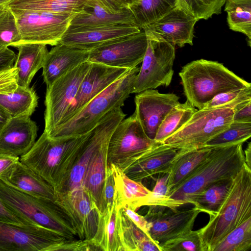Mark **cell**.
<instances>
[{
    "mask_svg": "<svg viewBox=\"0 0 251 251\" xmlns=\"http://www.w3.org/2000/svg\"><path fill=\"white\" fill-rule=\"evenodd\" d=\"M0 199L14 214L29 224L52 230L68 239L77 236L71 220L55 201L25 194L1 180Z\"/></svg>",
    "mask_w": 251,
    "mask_h": 251,
    "instance_id": "8992f818",
    "label": "cell"
},
{
    "mask_svg": "<svg viewBox=\"0 0 251 251\" xmlns=\"http://www.w3.org/2000/svg\"><path fill=\"white\" fill-rule=\"evenodd\" d=\"M231 108L198 109L178 130L161 143L177 150L199 148L233 121Z\"/></svg>",
    "mask_w": 251,
    "mask_h": 251,
    "instance_id": "ba28073f",
    "label": "cell"
},
{
    "mask_svg": "<svg viewBox=\"0 0 251 251\" xmlns=\"http://www.w3.org/2000/svg\"><path fill=\"white\" fill-rule=\"evenodd\" d=\"M242 143L213 147L206 157L186 179L167 193V208L188 203L208 186L233 178L245 162Z\"/></svg>",
    "mask_w": 251,
    "mask_h": 251,
    "instance_id": "6da1fadb",
    "label": "cell"
},
{
    "mask_svg": "<svg viewBox=\"0 0 251 251\" xmlns=\"http://www.w3.org/2000/svg\"><path fill=\"white\" fill-rule=\"evenodd\" d=\"M66 239L56 232L36 225L0 221V251H49Z\"/></svg>",
    "mask_w": 251,
    "mask_h": 251,
    "instance_id": "7c38bea8",
    "label": "cell"
},
{
    "mask_svg": "<svg viewBox=\"0 0 251 251\" xmlns=\"http://www.w3.org/2000/svg\"><path fill=\"white\" fill-rule=\"evenodd\" d=\"M20 160V157L0 153V178Z\"/></svg>",
    "mask_w": 251,
    "mask_h": 251,
    "instance_id": "f5cc1de1",
    "label": "cell"
},
{
    "mask_svg": "<svg viewBox=\"0 0 251 251\" xmlns=\"http://www.w3.org/2000/svg\"><path fill=\"white\" fill-rule=\"evenodd\" d=\"M11 118L9 114L0 106V130Z\"/></svg>",
    "mask_w": 251,
    "mask_h": 251,
    "instance_id": "db71d44e",
    "label": "cell"
},
{
    "mask_svg": "<svg viewBox=\"0 0 251 251\" xmlns=\"http://www.w3.org/2000/svg\"><path fill=\"white\" fill-rule=\"evenodd\" d=\"M111 136L102 142L94 153L82 182L83 187L89 194L100 212L105 209L102 199V190L108 165L107 150Z\"/></svg>",
    "mask_w": 251,
    "mask_h": 251,
    "instance_id": "484cf974",
    "label": "cell"
},
{
    "mask_svg": "<svg viewBox=\"0 0 251 251\" xmlns=\"http://www.w3.org/2000/svg\"><path fill=\"white\" fill-rule=\"evenodd\" d=\"M98 223L94 237L89 240L97 251H122L118 233V209L115 203L98 211Z\"/></svg>",
    "mask_w": 251,
    "mask_h": 251,
    "instance_id": "f546056e",
    "label": "cell"
},
{
    "mask_svg": "<svg viewBox=\"0 0 251 251\" xmlns=\"http://www.w3.org/2000/svg\"><path fill=\"white\" fill-rule=\"evenodd\" d=\"M12 0H0V5H7Z\"/></svg>",
    "mask_w": 251,
    "mask_h": 251,
    "instance_id": "9f6ffc18",
    "label": "cell"
},
{
    "mask_svg": "<svg viewBox=\"0 0 251 251\" xmlns=\"http://www.w3.org/2000/svg\"><path fill=\"white\" fill-rule=\"evenodd\" d=\"M158 143L147 136L133 113L122 120L112 133L108 145V163L124 171Z\"/></svg>",
    "mask_w": 251,
    "mask_h": 251,
    "instance_id": "30bf717a",
    "label": "cell"
},
{
    "mask_svg": "<svg viewBox=\"0 0 251 251\" xmlns=\"http://www.w3.org/2000/svg\"><path fill=\"white\" fill-rule=\"evenodd\" d=\"M141 30L137 25L127 24L68 28L59 43L90 51L111 41L139 33Z\"/></svg>",
    "mask_w": 251,
    "mask_h": 251,
    "instance_id": "ac0fdd59",
    "label": "cell"
},
{
    "mask_svg": "<svg viewBox=\"0 0 251 251\" xmlns=\"http://www.w3.org/2000/svg\"><path fill=\"white\" fill-rule=\"evenodd\" d=\"M88 0H12L6 6L10 9L42 11L52 13H78Z\"/></svg>",
    "mask_w": 251,
    "mask_h": 251,
    "instance_id": "1f68e13d",
    "label": "cell"
},
{
    "mask_svg": "<svg viewBox=\"0 0 251 251\" xmlns=\"http://www.w3.org/2000/svg\"><path fill=\"white\" fill-rule=\"evenodd\" d=\"M251 100V87H246L223 93L207 102L203 108H231Z\"/></svg>",
    "mask_w": 251,
    "mask_h": 251,
    "instance_id": "60d3db41",
    "label": "cell"
},
{
    "mask_svg": "<svg viewBox=\"0 0 251 251\" xmlns=\"http://www.w3.org/2000/svg\"><path fill=\"white\" fill-rule=\"evenodd\" d=\"M244 155L245 158V162L247 165L250 168H251V143L249 142L244 151Z\"/></svg>",
    "mask_w": 251,
    "mask_h": 251,
    "instance_id": "11a10c76",
    "label": "cell"
},
{
    "mask_svg": "<svg viewBox=\"0 0 251 251\" xmlns=\"http://www.w3.org/2000/svg\"><path fill=\"white\" fill-rule=\"evenodd\" d=\"M10 9L20 33V44L30 43L55 46L77 14Z\"/></svg>",
    "mask_w": 251,
    "mask_h": 251,
    "instance_id": "9c48e42d",
    "label": "cell"
},
{
    "mask_svg": "<svg viewBox=\"0 0 251 251\" xmlns=\"http://www.w3.org/2000/svg\"><path fill=\"white\" fill-rule=\"evenodd\" d=\"M139 69L138 66L129 69L49 137L52 138L75 137L90 131L109 111L124 105L126 100L132 94L133 84Z\"/></svg>",
    "mask_w": 251,
    "mask_h": 251,
    "instance_id": "5b68a950",
    "label": "cell"
},
{
    "mask_svg": "<svg viewBox=\"0 0 251 251\" xmlns=\"http://www.w3.org/2000/svg\"><path fill=\"white\" fill-rule=\"evenodd\" d=\"M226 0H177V5L198 21L221 13Z\"/></svg>",
    "mask_w": 251,
    "mask_h": 251,
    "instance_id": "f35d334b",
    "label": "cell"
},
{
    "mask_svg": "<svg viewBox=\"0 0 251 251\" xmlns=\"http://www.w3.org/2000/svg\"><path fill=\"white\" fill-rule=\"evenodd\" d=\"M38 97L32 88L17 86L13 92L0 94V106L11 117H30L38 106Z\"/></svg>",
    "mask_w": 251,
    "mask_h": 251,
    "instance_id": "4dcf8cb0",
    "label": "cell"
},
{
    "mask_svg": "<svg viewBox=\"0 0 251 251\" xmlns=\"http://www.w3.org/2000/svg\"><path fill=\"white\" fill-rule=\"evenodd\" d=\"M90 131L64 138H52L43 132L31 149L20 157V161L57 192L66 181Z\"/></svg>",
    "mask_w": 251,
    "mask_h": 251,
    "instance_id": "7a4b0ae2",
    "label": "cell"
},
{
    "mask_svg": "<svg viewBox=\"0 0 251 251\" xmlns=\"http://www.w3.org/2000/svg\"><path fill=\"white\" fill-rule=\"evenodd\" d=\"M18 86L17 71L15 67L0 72V94L14 91Z\"/></svg>",
    "mask_w": 251,
    "mask_h": 251,
    "instance_id": "f6af8a7d",
    "label": "cell"
},
{
    "mask_svg": "<svg viewBox=\"0 0 251 251\" xmlns=\"http://www.w3.org/2000/svg\"><path fill=\"white\" fill-rule=\"evenodd\" d=\"M251 136V122L232 121L228 127L209 139L205 146L215 147L244 143Z\"/></svg>",
    "mask_w": 251,
    "mask_h": 251,
    "instance_id": "74e56055",
    "label": "cell"
},
{
    "mask_svg": "<svg viewBox=\"0 0 251 251\" xmlns=\"http://www.w3.org/2000/svg\"><path fill=\"white\" fill-rule=\"evenodd\" d=\"M177 151L158 143L138 157L124 172L131 179L139 182L157 174H168Z\"/></svg>",
    "mask_w": 251,
    "mask_h": 251,
    "instance_id": "44dd1931",
    "label": "cell"
},
{
    "mask_svg": "<svg viewBox=\"0 0 251 251\" xmlns=\"http://www.w3.org/2000/svg\"><path fill=\"white\" fill-rule=\"evenodd\" d=\"M17 55L8 47L0 46V72L11 68Z\"/></svg>",
    "mask_w": 251,
    "mask_h": 251,
    "instance_id": "c3c4849f",
    "label": "cell"
},
{
    "mask_svg": "<svg viewBox=\"0 0 251 251\" xmlns=\"http://www.w3.org/2000/svg\"><path fill=\"white\" fill-rule=\"evenodd\" d=\"M177 0H140L130 8L136 23L142 30L176 6Z\"/></svg>",
    "mask_w": 251,
    "mask_h": 251,
    "instance_id": "d590c367",
    "label": "cell"
},
{
    "mask_svg": "<svg viewBox=\"0 0 251 251\" xmlns=\"http://www.w3.org/2000/svg\"><path fill=\"white\" fill-rule=\"evenodd\" d=\"M18 53L14 67L17 71L18 85L28 87L36 73L43 68L49 51L47 45L39 43H23L16 46Z\"/></svg>",
    "mask_w": 251,
    "mask_h": 251,
    "instance_id": "4316f807",
    "label": "cell"
},
{
    "mask_svg": "<svg viewBox=\"0 0 251 251\" xmlns=\"http://www.w3.org/2000/svg\"><path fill=\"white\" fill-rule=\"evenodd\" d=\"M213 147L178 150L168 174L167 192L186 179L206 157Z\"/></svg>",
    "mask_w": 251,
    "mask_h": 251,
    "instance_id": "83f0119b",
    "label": "cell"
},
{
    "mask_svg": "<svg viewBox=\"0 0 251 251\" xmlns=\"http://www.w3.org/2000/svg\"><path fill=\"white\" fill-rule=\"evenodd\" d=\"M136 25L129 8L113 12L103 7L97 0H88L82 11L70 22L69 28L94 27L117 24Z\"/></svg>",
    "mask_w": 251,
    "mask_h": 251,
    "instance_id": "cb8c5ba5",
    "label": "cell"
},
{
    "mask_svg": "<svg viewBox=\"0 0 251 251\" xmlns=\"http://www.w3.org/2000/svg\"><path fill=\"white\" fill-rule=\"evenodd\" d=\"M49 51L43 66L42 75L47 86L88 61L89 50L58 43Z\"/></svg>",
    "mask_w": 251,
    "mask_h": 251,
    "instance_id": "7402d4cb",
    "label": "cell"
},
{
    "mask_svg": "<svg viewBox=\"0 0 251 251\" xmlns=\"http://www.w3.org/2000/svg\"><path fill=\"white\" fill-rule=\"evenodd\" d=\"M168 174L158 179L155 185L146 200L144 206H158L166 208L168 201L167 193Z\"/></svg>",
    "mask_w": 251,
    "mask_h": 251,
    "instance_id": "7bdbcfd3",
    "label": "cell"
},
{
    "mask_svg": "<svg viewBox=\"0 0 251 251\" xmlns=\"http://www.w3.org/2000/svg\"><path fill=\"white\" fill-rule=\"evenodd\" d=\"M183 92L197 109L218 94L251 87V84L217 61L201 59L192 61L179 73Z\"/></svg>",
    "mask_w": 251,
    "mask_h": 251,
    "instance_id": "277c9868",
    "label": "cell"
},
{
    "mask_svg": "<svg viewBox=\"0 0 251 251\" xmlns=\"http://www.w3.org/2000/svg\"><path fill=\"white\" fill-rule=\"evenodd\" d=\"M91 63L90 69L83 79L71 106L58 127L73 118L91 100L122 77L129 70L99 63Z\"/></svg>",
    "mask_w": 251,
    "mask_h": 251,
    "instance_id": "e0dca14e",
    "label": "cell"
},
{
    "mask_svg": "<svg viewBox=\"0 0 251 251\" xmlns=\"http://www.w3.org/2000/svg\"><path fill=\"white\" fill-rule=\"evenodd\" d=\"M179 97L174 93H160L154 89L146 90L136 95L134 113L149 138L154 139L161 122L170 110L179 103Z\"/></svg>",
    "mask_w": 251,
    "mask_h": 251,
    "instance_id": "2e32d148",
    "label": "cell"
},
{
    "mask_svg": "<svg viewBox=\"0 0 251 251\" xmlns=\"http://www.w3.org/2000/svg\"><path fill=\"white\" fill-rule=\"evenodd\" d=\"M7 185L25 194L55 201L53 186L20 160L0 178Z\"/></svg>",
    "mask_w": 251,
    "mask_h": 251,
    "instance_id": "603a6c76",
    "label": "cell"
},
{
    "mask_svg": "<svg viewBox=\"0 0 251 251\" xmlns=\"http://www.w3.org/2000/svg\"><path fill=\"white\" fill-rule=\"evenodd\" d=\"M198 20L176 5L157 20L142 29L152 33L174 45H193L194 26Z\"/></svg>",
    "mask_w": 251,
    "mask_h": 251,
    "instance_id": "d6986e66",
    "label": "cell"
},
{
    "mask_svg": "<svg viewBox=\"0 0 251 251\" xmlns=\"http://www.w3.org/2000/svg\"><path fill=\"white\" fill-rule=\"evenodd\" d=\"M144 31L147 47L132 93L138 94L161 86H168L174 75L175 45L152 33Z\"/></svg>",
    "mask_w": 251,
    "mask_h": 251,
    "instance_id": "52a82bcc",
    "label": "cell"
},
{
    "mask_svg": "<svg viewBox=\"0 0 251 251\" xmlns=\"http://www.w3.org/2000/svg\"><path fill=\"white\" fill-rule=\"evenodd\" d=\"M122 208L130 220L148 236V222L144 216L137 214L135 211L130 208L122 207Z\"/></svg>",
    "mask_w": 251,
    "mask_h": 251,
    "instance_id": "816d5d0a",
    "label": "cell"
},
{
    "mask_svg": "<svg viewBox=\"0 0 251 251\" xmlns=\"http://www.w3.org/2000/svg\"><path fill=\"white\" fill-rule=\"evenodd\" d=\"M21 38L15 16L6 6L0 14V46L16 47Z\"/></svg>",
    "mask_w": 251,
    "mask_h": 251,
    "instance_id": "ab89813d",
    "label": "cell"
},
{
    "mask_svg": "<svg viewBox=\"0 0 251 251\" xmlns=\"http://www.w3.org/2000/svg\"><path fill=\"white\" fill-rule=\"evenodd\" d=\"M251 248V217L226 235L213 251H249Z\"/></svg>",
    "mask_w": 251,
    "mask_h": 251,
    "instance_id": "8d00e7d4",
    "label": "cell"
},
{
    "mask_svg": "<svg viewBox=\"0 0 251 251\" xmlns=\"http://www.w3.org/2000/svg\"><path fill=\"white\" fill-rule=\"evenodd\" d=\"M91 64L88 61L79 65L47 86L44 132L48 136L60 125Z\"/></svg>",
    "mask_w": 251,
    "mask_h": 251,
    "instance_id": "8fae6325",
    "label": "cell"
},
{
    "mask_svg": "<svg viewBox=\"0 0 251 251\" xmlns=\"http://www.w3.org/2000/svg\"><path fill=\"white\" fill-rule=\"evenodd\" d=\"M233 110V121L251 122V100L240 103Z\"/></svg>",
    "mask_w": 251,
    "mask_h": 251,
    "instance_id": "681fc988",
    "label": "cell"
},
{
    "mask_svg": "<svg viewBox=\"0 0 251 251\" xmlns=\"http://www.w3.org/2000/svg\"><path fill=\"white\" fill-rule=\"evenodd\" d=\"M118 209V233L122 251H161L159 245L139 228L122 208Z\"/></svg>",
    "mask_w": 251,
    "mask_h": 251,
    "instance_id": "f1b7e54d",
    "label": "cell"
},
{
    "mask_svg": "<svg viewBox=\"0 0 251 251\" xmlns=\"http://www.w3.org/2000/svg\"><path fill=\"white\" fill-rule=\"evenodd\" d=\"M108 164L110 166L114 179L113 202L116 208L128 207L136 211L144 206L145 201L151 191L145 187L141 182L129 178L116 165Z\"/></svg>",
    "mask_w": 251,
    "mask_h": 251,
    "instance_id": "d4e9b609",
    "label": "cell"
},
{
    "mask_svg": "<svg viewBox=\"0 0 251 251\" xmlns=\"http://www.w3.org/2000/svg\"><path fill=\"white\" fill-rule=\"evenodd\" d=\"M97 251L89 240L66 239L50 248L49 251Z\"/></svg>",
    "mask_w": 251,
    "mask_h": 251,
    "instance_id": "ee69618b",
    "label": "cell"
},
{
    "mask_svg": "<svg viewBox=\"0 0 251 251\" xmlns=\"http://www.w3.org/2000/svg\"><path fill=\"white\" fill-rule=\"evenodd\" d=\"M114 184L111 169L108 164L105 180L102 190V199L104 208L111 207L113 204Z\"/></svg>",
    "mask_w": 251,
    "mask_h": 251,
    "instance_id": "bcb514c9",
    "label": "cell"
},
{
    "mask_svg": "<svg viewBox=\"0 0 251 251\" xmlns=\"http://www.w3.org/2000/svg\"><path fill=\"white\" fill-rule=\"evenodd\" d=\"M37 131L30 117H11L0 130V153L17 157L26 154L36 141Z\"/></svg>",
    "mask_w": 251,
    "mask_h": 251,
    "instance_id": "ffe728a7",
    "label": "cell"
},
{
    "mask_svg": "<svg viewBox=\"0 0 251 251\" xmlns=\"http://www.w3.org/2000/svg\"><path fill=\"white\" fill-rule=\"evenodd\" d=\"M6 5H0V14L5 9Z\"/></svg>",
    "mask_w": 251,
    "mask_h": 251,
    "instance_id": "6f0895ef",
    "label": "cell"
},
{
    "mask_svg": "<svg viewBox=\"0 0 251 251\" xmlns=\"http://www.w3.org/2000/svg\"><path fill=\"white\" fill-rule=\"evenodd\" d=\"M144 216L148 222V236L159 246L165 242L193 229L201 211L197 207L164 211L157 206H149Z\"/></svg>",
    "mask_w": 251,
    "mask_h": 251,
    "instance_id": "5bb4252c",
    "label": "cell"
},
{
    "mask_svg": "<svg viewBox=\"0 0 251 251\" xmlns=\"http://www.w3.org/2000/svg\"><path fill=\"white\" fill-rule=\"evenodd\" d=\"M188 100L179 103L167 114L160 125L154 141L161 143L165 139L181 128L197 111Z\"/></svg>",
    "mask_w": 251,
    "mask_h": 251,
    "instance_id": "e575fe53",
    "label": "cell"
},
{
    "mask_svg": "<svg viewBox=\"0 0 251 251\" xmlns=\"http://www.w3.org/2000/svg\"><path fill=\"white\" fill-rule=\"evenodd\" d=\"M140 0H97L108 11L116 12L124 9L129 8Z\"/></svg>",
    "mask_w": 251,
    "mask_h": 251,
    "instance_id": "7dc6e473",
    "label": "cell"
},
{
    "mask_svg": "<svg viewBox=\"0 0 251 251\" xmlns=\"http://www.w3.org/2000/svg\"><path fill=\"white\" fill-rule=\"evenodd\" d=\"M147 47L146 34L142 30L90 50L88 61L131 69L142 63Z\"/></svg>",
    "mask_w": 251,
    "mask_h": 251,
    "instance_id": "4fadbf2b",
    "label": "cell"
},
{
    "mask_svg": "<svg viewBox=\"0 0 251 251\" xmlns=\"http://www.w3.org/2000/svg\"><path fill=\"white\" fill-rule=\"evenodd\" d=\"M233 178L221 180L208 186L193 198L191 204L201 212L208 214L209 217L213 216L226 199Z\"/></svg>",
    "mask_w": 251,
    "mask_h": 251,
    "instance_id": "d6a6232c",
    "label": "cell"
},
{
    "mask_svg": "<svg viewBox=\"0 0 251 251\" xmlns=\"http://www.w3.org/2000/svg\"><path fill=\"white\" fill-rule=\"evenodd\" d=\"M0 221L18 225L30 224L10 210L0 199Z\"/></svg>",
    "mask_w": 251,
    "mask_h": 251,
    "instance_id": "f907efd6",
    "label": "cell"
},
{
    "mask_svg": "<svg viewBox=\"0 0 251 251\" xmlns=\"http://www.w3.org/2000/svg\"><path fill=\"white\" fill-rule=\"evenodd\" d=\"M161 251H201L197 230H190L160 246Z\"/></svg>",
    "mask_w": 251,
    "mask_h": 251,
    "instance_id": "b9f144b4",
    "label": "cell"
},
{
    "mask_svg": "<svg viewBox=\"0 0 251 251\" xmlns=\"http://www.w3.org/2000/svg\"><path fill=\"white\" fill-rule=\"evenodd\" d=\"M55 201L71 220L80 239L94 236L98 223V209L83 186L74 190L56 193Z\"/></svg>",
    "mask_w": 251,
    "mask_h": 251,
    "instance_id": "9a60e30c",
    "label": "cell"
},
{
    "mask_svg": "<svg viewBox=\"0 0 251 251\" xmlns=\"http://www.w3.org/2000/svg\"><path fill=\"white\" fill-rule=\"evenodd\" d=\"M225 4L229 28L245 35L251 46V0H226Z\"/></svg>",
    "mask_w": 251,
    "mask_h": 251,
    "instance_id": "836d02e7",
    "label": "cell"
},
{
    "mask_svg": "<svg viewBox=\"0 0 251 251\" xmlns=\"http://www.w3.org/2000/svg\"><path fill=\"white\" fill-rule=\"evenodd\" d=\"M251 217V168L245 163L234 177L226 199L208 223L197 230L201 251H213L229 232Z\"/></svg>",
    "mask_w": 251,
    "mask_h": 251,
    "instance_id": "3957f363",
    "label": "cell"
}]
</instances>
